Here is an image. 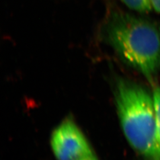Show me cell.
<instances>
[{
  "mask_svg": "<svg viewBox=\"0 0 160 160\" xmlns=\"http://www.w3.org/2000/svg\"><path fill=\"white\" fill-rule=\"evenodd\" d=\"M51 145L57 160H78L93 154L91 146L74 120L68 117L52 134Z\"/></svg>",
  "mask_w": 160,
  "mask_h": 160,
  "instance_id": "cell-3",
  "label": "cell"
},
{
  "mask_svg": "<svg viewBox=\"0 0 160 160\" xmlns=\"http://www.w3.org/2000/svg\"><path fill=\"white\" fill-rule=\"evenodd\" d=\"M128 7L134 11L148 12L152 8L151 0H120Z\"/></svg>",
  "mask_w": 160,
  "mask_h": 160,
  "instance_id": "cell-4",
  "label": "cell"
},
{
  "mask_svg": "<svg viewBox=\"0 0 160 160\" xmlns=\"http://www.w3.org/2000/svg\"><path fill=\"white\" fill-rule=\"evenodd\" d=\"M115 99L120 125L132 148L147 160H160L152 93L138 83L119 78Z\"/></svg>",
  "mask_w": 160,
  "mask_h": 160,
  "instance_id": "cell-2",
  "label": "cell"
},
{
  "mask_svg": "<svg viewBox=\"0 0 160 160\" xmlns=\"http://www.w3.org/2000/svg\"><path fill=\"white\" fill-rule=\"evenodd\" d=\"M152 95L154 102L157 132L160 142V87L156 86L154 87Z\"/></svg>",
  "mask_w": 160,
  "mask_h": 160,
  "instance_id": "cell-5",
  "label": "cell"
},
{
  "mask_svg": "<svg viewBox=\"0 0 160 160\" xmlns=\"http://www.w3.org/2000/svg\"><path fill=\"white\" fill-rule=\"evenodd\" d=\"M152 8L155 12L160 13V0H151Z\"/></svg>",
  "mask_w": 160,
  "mask_h": 160,
  "instance_id": "cell-6",
  "label": "cell"
},
{
  "mask_svg": "<svg viewBox=\"0 0 160 160\" xmlns=\"http://www.w3.org/2000/svg\"><path fill=\"white\" fill-rule=\"evenodd\" d=\"M98 160L97 159V157L94 155V154L90 155L89 156H87L86 157H84L82 158H81L80 160Z\"/></svg>",
  "mask_w": 160,
  "mask_h": 160,
  "instance_id": "cell-7",
  "label": "cell"
},
{
  "mask_svg": "<svg viewBox=\"0 0 160 160\" xmlns=\"http://www.w3.org/2000/svg\"><path fill=\"white\" fill-rule=\"evenodd\" d=\"M102 35L123 62L154 81L160 70V24L113 12L103 24Z\"/></svg>",
  "mask_w": 160,
  "mask_h": 160,
  "instance_id": "cell-1",
  "label": "cell"
}]
</instances>
